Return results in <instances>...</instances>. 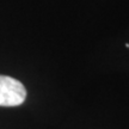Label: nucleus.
<instances>
[{"label": "nucleus", "mask_w": 129, "mask_h": 129, "mask_svg": "<svg viewBox=\"0 0 129 129\" xmlns=\"http://www.w3.org/2000/svg\"><path fill=\"white\" fill-rule=\"evenodd\" d=\"M26 98V90L19 80L0 75V106L22 105Z\"/></svg>", "instance_id": "f257e3e1"}]
</instances>
